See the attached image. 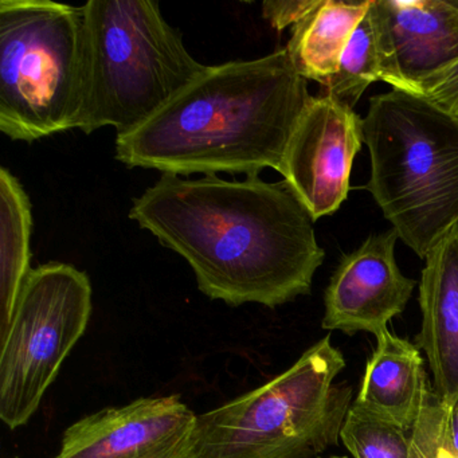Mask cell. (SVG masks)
<instances>
[{"label":"cell","instance_id":"22","mask_svg":"<svg viewBox=\"0 0 458 458\" xmlns=\"http://www.w3.org/2000/svg\"><path fill=\"white\" fill-rule=\"evenodd\" d=\"M453 4H455V6H457V7H458V0H453Z\"/></svg>","mask_w":458,"mask_h":458},{"label":"cell","instance_id":"16","mask_svg":"<svg viewBox=\"0 0 458 458\" xmlns=\"http://www.w3.org/2000/svg\"><path fill=\"white\" fill-rule=\"evenodd\" d=\"M387 79V50L377 0L363 18L347 45L339 71L324 88L327 95L348 108H355L369 85Z\"/></svg>","mask_w":458,"mask_h":458},{"label":"cell","instance_id":"10","mask_svg":"<svg viewBox=\"0 0 458 458\" xmlns=\"http://www.w3.org/2000/svg\"><path fill=\"white\" fill-rule=\"evenodd\" d=\"M398 238L394 229L369 235L343 257L324 294V329L377 337L406 310L417 281L396 264Z\"/></svg>","mask_w":458,"mask_h":458},{"label":"cell","instance_id":"4","mask_svg":"<svg viewBox=\"0 0 458 458\" xmlns=\"http://www.w3.org/2000/svg\"><path fill=\"white\" fill-rule=\"evenodd\" d=\"M85 73L76 130L131 132L194 81L195 60L152 0H90L82 6Z\"/></svg>","mask_w":458,"mask_h":458},{"label":"cell","instance_id":"9","mask_svg":"<svg viewBox=\"0 0 458 458\" xmlns=\"http://www.w3.org/2000/svg\"><path fill=\"white\" fill-rule=\"evenodd\" d=\"M197 425L179 395L136 399L77 420L55 458H197Z\"/></svg>","mask_w":458,"mask_h":458},{"label":"cell","instance_id":"18","mask_svg":"<svg viewBox=\"0 0 458 458\" xmlns=\"http://www.w3.org/2000/svg\"><path fill=\"white\" fill-rule=\"evenodd\" d=\"M409 458H458V398L447 406L431 388L411 428Z\"/></svg>","mask_w":458,"mask_h":458},{"label":"cell","instance_id":"19","mask_svg":"<svg viewBox=\"0 0 458 458\" xmlns=\"http://www.w3.org/2000/svg\"><path fill=\"white\" fill-rule=\"evenodd\" d=\"M418 95L458 117V63L422 82Z\"/></svg>","mask_w":458,"mask_h":458},{"label":"cell","instance_id":"15","mask_svg":"<svg viewBox=\"0 0 458 458\" xmlns=\"http://www.w3.org/2000/svg\"><path fill=\"white\" fill-rule=\"evenodd\" d=\"M31 203L17 178L0 168V337L6 334L21 289L30 275Z\"/></svg>","mask_w":458,"mask_h":458},{"label":"cell","instance_id":"14","mask_svg":"<svg viewBox=\"0 0 458 458\" xmlns=\"http://www.w3.org/2000/svg\"><path fill=\"white\" fill-rule=\"evenodd\" d=\"M371 6L367 2L318 0V6L292 29L285 47L300 76L328 87L359 23Z\"/></svg>","mask_w":458,"mask_h":458},{"label":"cell","instance_id":"8","mask_svg":"<svg viewBox=\"0 0 458 458\" xmlns=\"http://www.w3.org/2000/svg\"><path fill=\"white\" fill-rule=\"evenodd\" d=\"M364 144L363 119L331 96H312L278 173L313 221L339 210L353 160Z\"/></svg>","mask_w":458,"mask_h":458},{"label":"cell","instance_id":"7","mask_svg":"<svg viewBox=\"0 0 458 458\" xmlns=\"http://www.w3.org/2000/svg\"><path fill=\"white\" fill-rule=\"evenodd\" d=\"M90 315L87 273L63 262L31 270L0 337V418L12 430L33 417Z\"/></svg>","mask_w":458,"mask_h":458},{"label":"cell","instance_id":"5","mask_svg":"<svg viewBox=\"0 0 458 458\" xmlns=\"http://www.w3.org/2000/svg\"><path fill=\"white\" fill-rule=\"evenodd\" d=\"M345 359L331 336L293 366L198 415L197 458H312L337 445L352 388L336 383Z\"/></svg>","mask_w":458,"mask_h":458},{"label":"cell","instance_id":"20","mask_svg":"<svg viewBox=\"0 0 458 458\" xmlns=\"http://www.w3.org/2000/svg\"><path fill=\"white\" fill-rule=\"evenodd\" d=\"M318 0H267L262 4V15L277 31L296 26L316 6Z\"/></svg>","mask_w":458,"mask_h":458},{"label":"cell","instance_id":"13","mask_svg":"<svg viewBox=\"0 0 458 458\" xmlns=\"http://www.w3.org/2000/svg\"><path fill=\"white\" fill-rule=\"evenodd\" d=\"M431 388L420 348L387 328L377 336L353 403L411 430Z\"/></svg>","mask_w":458,"mask_h":458},{"label":"cell","instance_id":"2","mask_svg":"<svg viewBox=\"0 0 458 458\" xmlns=\"http://www.w3.org/2000/svg\"><path fill=\"white\" fill-rule=\"evenodd\" d=\"M310 98L285 47L208 66L154 116L116 136V159L179 176L280 171Z\"/></svg>","mask_w":458,"mask_h":458},{"label":"cell","instance_id":"17","mask_svg":"<svg viewBox=\"0 0 458 458\" xmlns=\"http://www.w3.org/2000/svg\"><path fill=\"white\" fill-rule=\"evenodd\" d=\"M340 441L352 458H409L411 430L352 402L340 431Z\"/></svg>","mask_w":458,"mask_h":458},{"label":"cell","instance_id":"6","mask_svg":"<svg viewBox=\"0 0 458 458\" xmlns=\"http://www.w3.org/2000/svg\"><path fill=\"white\" fill-rule=\"evenodd\" d=\"M85 73L82 7L0 2V131L33 143L76 130Z\"/></svg>","mask_w":458,"mask_h":458},{"label":"cell","instance_id":"1","mask_svg":"<svg viewBox=\"0 0 458 458\" xmlns=\"http://www.w3.org/2000/svg\"><path fill=\"white\" fill-rule=\"evenodd\" d=\"M130 218L183 257L208 299L280 307L304 296L323 264L312 216L285 181L173 174L133 199Z\"/></svg>","mask_w":458,"mask_h":458},{"label":"cell","instance_id":"3","mask_svg":"<svg viewBox=\"0 0 458 458\" xmlns=\"http://www.w3.org/2000/svg\"><path fill=\"white\" fill-rule=\"evenodd\" d=\"M371 192L398 237L426 256L458 225V117L425 96L393 89L363 119Z\"/></svg>","mask_w":458,"mask_h":458},{"label":"cell","instance_id":"11","mask_svg":"<svg viewBox=\"0 0 458 458\" xmlns=\"http://www.w3.org/2000/svg\"><path fill=\"white\" fill-rule=\"evenodd\" d=\"M393 89L420 85L458 63V7L453 0H377Z\"/></svg>","mask_w":458,"mask_h":458},{"label":"cell","instance_id":"21","mask_svg":"<svg viewBox=\"0 0 458 458\" xmlns=\"http://www.w3.org/2000/svg\"><path fill=\"white\" fill-rule=\"evenodd\" d=\"M328 458H347V457H344V455H332V457H328Z\"/></svg>","mask_w":458,"mask_h":458},{"label":"cell","instance_id":"12","mask_svg":"<svg viewBox=\"0 0 458 458\" xmlns=\"http://www.w3.org/2000/svg\"><path fill=\"white\" fill-rule=\"evenodd\" d=\"M418 301L417 347L430 367L434 393L450 406L458 398V225L426 256Z\"/></svg>","mask_w":458,"mask_h":458}]
</instances>
